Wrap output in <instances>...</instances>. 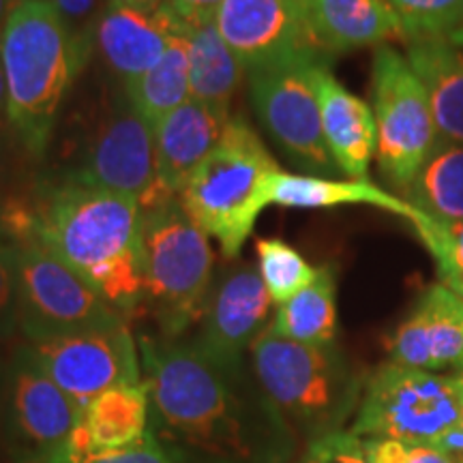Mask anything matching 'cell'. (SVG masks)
Listing matches in <instances>:
<instances>
[{
	"mask_svg": "<svg viewBox=\"0 0 463 463\" xmlns=\"http://www.w3.org/2000/svg\"><path fill=\"white\" fill-rule=\"evenodd\" d=\"M405 61L430 97L439 137L463 144V50L449 37L405 42Z\"/></svg>",
	"mask_w": 463,
	"mask_h": 463,
	"instance_id": "44dd1931",
	"label": "cell"
},
{
	"mask_svg": "<svg viewBox=\"0 0 463 463\" xmlns=\"http://www.w3.org/2000/svg\"><path fill=\"white\" fill-rule=\"evenodd\" d=\"M258 270L266 292L275 305L288 303L316 279L314 269L292 245L279 239H260L256 242Z\"/></svg>",
	"mask_w": 463,
	"mask_h": 463,
	"instance_id": "83f0119b",
	"label": "cell"
},
{
	"mask_svg": "<svg viewBox=\"0 0 463 463\" xmlns=\"http://www.w3.org/2000/svg\"><path fill=\"white\" fill-rule=\"evenodd\" d=\"M84 408L67 395L17 345L7 363L3 397V447L14 463H50L82 425Z\"/></svg>",
	"mask_w": 463,
	"mask_h": 463,
	"instance_id": "30bf717a",
	"label": "cell"
},
{
	"mask_svg": "<svg viewBox=\"0 0 463 463\" xmlns=\"http://www.w3.org/2000/svg\"><path fill=\"white\" fill-rule=\"evenodd\" d=\"M363 449L369 463H457L442 449L430 444L367 438L363 439Z\"/></svg>",
	"mask_w": 463,
	"mask_h": 463,
	"instance_id": "1f68e13d",
	"label": "cell"
},
{
	"mask_svg": "<svg viewBox=\"0 0 463 463\" xmlns=\"http://www.w3.org/2000/svg\"><path fill=\"white\" fill-rule=\"evenodd\" d=\"M17 331V289L14 249L0 245V341Z\"/></svg>",
	"mask_w": 463,
	"mask_h": 463,
	"instance_id": "836d02e7",
	"label": "cell"
},
{
	"mask_svg": "<svg viewBox=\"0 0 463 463\" xmlns=\"http://www.w3.org/2000/svg\"><path fill=\"white\" fill-rule=\"evenodd\" d=\"M15 241L34 239L84 277L120 316L144 305L142 206L62 174L37 187L33 204L5 215Z\"/></svg>",
	"mask_w": 463,
	"mask_h": 463,
	"instance_id": "7a4b0ae2",
	"label": "cell"
},
{
	"mask_svg": "<svg viewBox=\"0 0 463 463\" xmlns=\"http://www.w3.org/2000/svg\"><path fill=\"white\" fill-rule=\"evenodd\" d=\"M39 367L80 405L118 384H140V347L127 324L26 344Z\"/></svg>",
	"mask_w": 463,
	"mask_h": 463,
	"instance_id": "4fadbf2b",
	"label": "cell"
},
{
	"mask_svg": "<svg viewBox=\"0 0 463 463\" xmlns=\"http://www.w3.org/2000/svg\"><path fill=\"white\" fill-rule=\"evenodd\" d=\"M230 112L189 99L155 125L157 184L165 200L178 198L191 174L222 140Z\"/></svg>",
	"mask_w": 463,
	"mask_h": 463,
	"instance_id": "d6986e66",
	"label": "cell"
},
{
	"mask_svg": "<svg viewBox=\"0 0 463 463\" xmlns=\"http://www.w3.org/2000/svg\"><path fill=\"white\" fill-rule=\"evenodd\" d=\"M17 0H0V33H3L5 24H7L11 11H14Z\"/></svg>",
	"mask_w": 463,
	"mask_h": 463,
	"instance_id": "60d3db41",
	"label": "cell"
},
{
	"mask_svg": "<svg viewBox=\"0 0 463 463\" xmlns=\"http://www.w3.org/2000/svg\"><path fill=\"white\" fill-rule=\"evenodd\" d=\"M281 167L242 116H232L222 140L195 167L181 204L215 239L225 260H236L258 217L270 206V183Z\"/></svg>",
	"mask_w": 463,
	"mask_h": 463,
	"instance_id": "277c9868",
	"label": "cell"
},
{
	"mask_svg": "<svg viewBox=\"0 0 463 463\" xmlns=\"http://www.w3.org/2000/svg\"><path fill=\"white\" fill-rule=\"evenodd\" d=\"M457 373H459L463 380V372H457ZM438 449H442L444 453L453 457L457 463H463V420H461V425L457 427V430L450 433V436L444 439Z\"/></svg>",
	"mask_w": 463,
	"mask_h": 463,
	"instance_id": "74e56055",
	"label": "cell"
},
{
	"mask_svg": "<svg viewBox=\"0 0 463 463\" xmlns=\"http://www.w3.org/2000/svg\"><path fill=\"white\" fill-rule=\"evenodd\" d=\"M189 43L191 99L230 112V101L239 90L245 69L219 34L215 20L184 26Z\"/></svg>",
	"mask_w": 463,
	"mask_h": 463,
	"instance_id": "cb8c5ba5",
	"label": "cell"
},
{
	"mask_svg": "<svg viewBox=\"0 0 463 463\" xmlns=\"http://www.w3.org/2000/svg\"><path fill=\"white\" fill-rule=\"evenodd\" d=\"M253 378L289 427L311 439L341 431L361 403V382L333 345L277 337L266 328L249 347Z\"/></svg>",
	"mask_w": 463,
	"mask_h": 463,
	"instance_id": "5b68a950",
	"label": "cell"
},
{
	"mask_svg": "<svg viewBox=\"0 0 463 463\" xmlns=\"http://www.w3.org/2000/svg\"><path fill=\"white\" fill-rule=\"evenodd\" d=\"M461 420L459 373L444 375L384 363L369 375L350 431L361 439L382 438L439 447Z\"/></svg>",
	"mask_w": 463,
	"mask_h": 463,
	"instance_id": "52a82bcc",
	"label": "cell"
},
{
	"mask_svg": "<svg viewBox=\"0 0 463 463\" xmlns=\"http://www.w3.org/2000/svg\"><path fill=\"white\" fill-rule=\"evenodd\" d=\"M65 176L129 195L142 211L165 202L157 184L155 127L133 108L125 89L116 92L90 133L82 164Z\"/></svg>",
	"mask_w": 463,
	"mask_h": 463,
	"instance_id": "7c38bea8",
	"label": "cell"
},
{
	"mask_svg": "<svg viewBox=\"0 0 463 463\" xmlns=\"http://www.w3.org/2000/svg\"><path fill=\"white\" fill-rule=\"evenodd\" d=\"M211 241L170 198L142 211L144 303L159 324L161 337L178 339L202 320L213 289Z\"/></svg>",
	"mask_w": 463,
	"mask_h": 463,
	"instance_id": "8992f818",
	"label": "cell"
},
{
	"mask_svg": "<svg viewBox=\"0 0 463 463\" xmlns=\"http://www.w3.org/2000/svg\"><path fill=\"white\" fill-rule=\"evenodd\" d=\"M292 3H297L298 7H303L305 9V5H307V0H292Z\"/></svg>",
	"mask_w": 463,
	"mask_h": 463,
	"instance_id": "ee69618b",
	"label": "cell"
},
{
	"mask_svg": "<svg viewBox=\"0 0 463 463\" xmlns=\"http://www.w3.org/2000/svg\"><path fill=\"white\" fill-rule=\"evenodd\" d=\"M270 307L256 266H232L211 289L194 345L219 367L242 369L245 352L269 328Z\"/></svg>",
	"mask_w": 463,
	"mask_h": 463,
	"instance_id": "9a60e30c",
	"label": "cell"
},
{
	"mask_svg": "<svg viewBox=\"0 0 463 463\" xmlns=\"http://www.w3.org/2000/svg\"><path fill=\"white\" fill-rule=\"evenodd\" d=\"M389 363L422 372H463V300L436 283L386 341Z\"/></svg>",
	"mask_w": 463,
	"mask_h": 463,
	"instance_id": "2e32d148",
	"label": "cell"
},
{
	"mask_svg": "<svg viewBox=\"0 0 463 463\" xmlns=\"http://www.w3.org/2000/svg\"><path fill=\"white\" fill-rule=\"evenodd\" d=\"M61 11L71 31L78 34V39L86 48L92 50V26H95L97 15L106 7V0H48Z\"/></svg>",
	"mask_w": 463,
	"mask_h": 463,
	"instance_id": "e575fe53",
	"label": "cell"
},
{
	"mask_svg": "<svg viewBox=\"0 0 463 463\" xmlns=\"http://www.w3.org/2000/svg\"><path fill=\"white\" fill-rule=\"evenodd\" d=\"M450 42H453L455 45H459V48H463V5H461V15H459V22H457L455 31L450 33Z\"/></svg>",
	"mask_w": 463,
	"mask_h": 463,
	"instance_id": "7bdbcfd3",
	"label": "cell"
},
{
	"mask_svg": "<svg viewBox=\"0 0 463 463\" xmlns=\"http://www.w3.org/2000/svg\"><path fill=\"white\" fill-rule=\"evenodd\" d=\"M17 328L26 344L127 324L106 298L34 239L15 241Z\"/></svg>",
	"mask_w": 463,
	"mask_h": 463,
	"instance_id": "ba28073f",
	"label": "cell"
},
{
	"mask_svg": "<svg viewBox=\"0 0 463 463\" xmlns=\"http://www.w3.org/2000/svg\"><path fill=\"white\" fill-rule=\"evenodd\" d=\"M11 140L15 142L14 129L9 123V103H7V84H5L3 62H0V155L7 150Z\"/></svg>",
	"mask_w": 463,
	"mask_h": 463,
	"instance_id": "8d00e7d4",
	"label": "cell"
},
{
	"mask_svg": "<svg viewBox=\"0 0 463 463\" xmlns=\"http://www.w3.org/2000/svg\"><path fill=\"white\" fill-rule=\"evenodd\" d=\"M5 373H7V363L0 361V425H3V397H5ZM0 444H3V433H0Z\"/></svg>",
	"mask_w": 463,
	"mask_h": 463,
	"instance_id": "b9f144b4",
	"label": "cell"
},
{
	"mask_svg": "<svg viewBox=\"0 0 463 463\" xmlns=\"http://www.w3.org/2000/svg\"><path fill=\"white\" fill-rule=\"evenodd\" d=\"M439 279H442V283L450 289V292H455L457 297L463 300V275H459V273H439Z\"/></svg>",
	"mask_w": 463,
	"mask_h": 463,
	"instance_id": "ab89813d",
	"label": "cell"
},
{
	"mask_svg": "<svg viewBox=\"0 0 463 463\" xmlns=\"http://www.w3.org/2000/svg\"><path fill=\"white\" fill-rule=\"evenodd\" d=\"M412 225L436 258L439 273L463 275V222L439 223L419 213Z\"/></svg>",
	"mask_w": 463,
	"mask_h": 463,
	"instance_id": "4dcf8cb0",
	"label": "cell"
},
{
	"mask_svg": "<svg viewBox=\"0 0 463 463\" xmlns=\"http://www.w3.org/2000/svg\"><path fill=\"white\" fill-rule=\"evenodd\" d=\"M222 3L223 0H164V7L184 26H194L215 20Z\"/></svg>",
	"mask_w": 463,
	"mask_h": 463,
	"instance_id": "d590c367",
	"label": "cell"
},
{
	"mask_svg": "<svg viewBox=\"0 0 463 463\" xmlns=\"http://www.w3.org/2000/svg\"><path fill=\"white\" fill-rule=\"evenodd\" d=\"M125 92L133 108L153 127L191 99L189 43L184 24L178 26L176 33L172 34L170 45L157 65L150 67L133 84L125 86Z\"/></svg>",
	"mask_w": 463,
	"mask_h": 463,
	"instance_id": "4316f807",
	"label": "cell"
},
{
	"mask_svg": "<svg viewBox=\"0 0 463 463\" xmlns=\"http://www.w3.org/2000/svg\"><path fill=\"white\" fill-rule=\"evenodd\" d=\"M402 20L405 42L419 37H450L463 0H386Z\"/></svg>",
	"mask_w": 463,
	"mask_h": 463,
	"instance_id": "f546056e",
	"label": "cell"
},
{
	"mask_svg": "<svg viewBox=\"0 0 463 463\" xmlns=\"http://www.w3.org/2000/svg\"><path fill=\"white\" fill-rule=\"evenodd\" d=\"M92 52L48 0H17L0 33L9 123L28 157L42 159L58 112Z\"/></svg>",
	"mask_w": 463,
	"mask_h": 463,
	"instance_id": "3957f363",
	"label": "cell"
},
{
	"mask_svg": "<svg viewBox=\"0 0 463 463\" xmlns=\"http://www.w3.org/2000/svg\"><path fill=\"white\" fill-rule=\"evenodd\" d=\"M305 20L324 54L405 42L402 20L386 0H307Z\"/></svg>",
	"mask_w": 463,
	"mask_h": 463,
	"instance_id": "ffe728a7",
	"label": "cell"
},
{
	"mask_svg": "<svg viewBox=\"0 0 463 463\" xmlns=\"http://www.w3.org/2000/svg\"><path fill=\"white\" fill-rule=\"evenodd\" d=\"M269 331L277 337L309 345H333L337 335V277L333 266H320L303 292L279 305Z\"/></svg>",
	"mask_w": 463,
	"mask_h": 463,
	"instance_id": "d4e9b609",
	"label": "cell"
},
{
	"mask_svg": "<svg viewBox=\"0 0 463 463\" xmlns=\"http://www.w3.org/2000/svg\"><path fill=\"white\" fill-rule=\"evenodd\" d=\"M150 431L174 463H288L292 427L245 369H223L194 344L137 341Z\"/></svg>",
	"mask_w": 463,
	"mask_h": 463,
	"instance_id": "6da1fadb",
	"label": "cell"
},
{
	"mask_svg": "<svg viewBox=\"0 0 463 463\" xmlns=\"http://www.w3.org/2000/svg\"><path fill=\"white\" fill-rule=\"evenodd\" d=\"M215 26L245 75L297 58L326 56L311 37L305 9L292 0H223Z\"/></svg>",
	"mask_w": 463,
	"mask_h": 463,
	"instance_id": "5bb4252c",
	"label": "cell"
},
{
	"mask_svg": "<svg viewBox=\"0 0 463 463\" xmlns=\"http://www.w3.org/2000/svg\"><path fill=\"white\" fill-rule=\"evenodd\" d=\"M297 463H369L363 439L352 431H335L311 439Z\"/></svg>",
	"mask_w": 463,
	"mask_h": 463,
	"instance_id": "d6a6232c",
	"label": "cell"
},
{
	"mask_svg": "<svg viewBox=\"0 0 463 463\" xmlns=\"http://www.w3.org/2000/svg\"><path fill=\"white\" fill-rule=\"evenodd\" d=\"M106 5H114V7H133V9L155 11L164 5V0H106Z\"/></svg>",
	"mask_w": 463,
	"mask_h": 463,
	"instance_id": "f35d334b",
	"label": "cell"
},
{
	"mask_svg": "<svg viewBox=\"0 0 463 463\" xmlns=\"http://www.w3.org/2000/svg\"><path fill=\"white\" fill-rule=\"evenodd\" d=\"M405 195V202L433 222H463V144L439 137Z\"/></svg>",
	"mask_w": 463,
	"mask_h": 463,
	"instance_id": "484cf974",
	"label": "cell"
},
{
	"mask_svg": "<svg viewBox=\"0 0 463 463\" xmlns=\"http://www.w3.org/2000/svg\"><path fill=\"white\" fill-rule=\"evenodd\" d=\"M311 82L320 103L324 142L335 165L352 181H364L378 150L373 109L361 97L352 95L324 61L311 69Z\"/></svg>",
	"mask_w": 463,
	"mask_h": 463,
	"instance_id": "ac0fdd59",
	"label": "cell"
},
{
	"mask_svg": "<svg viewBox=\"0 0 463 463\" xmlns=\"http://www.w3.org/2000/svg\"><path fill=\"white\" fill-rule=\"evenodd\" d=\"M50 463H174L172 457L165 453L159 439L153 431L137 444L127 449L103 450L92 447L89 433L82 425L73 431L69 442L52 457Z\"/></svg>",
	"mask_w": 463,
	"mask_h": 463,
	"instance_id": "f1b7e54d",
	"label": "cell"
},
{
	"mask_svg": "<svg viewBox=\"0 0 463 463\" xmlns=\"http://www.w3.org/2000/svg\"><path fill=\"white\" fill-rule=\"evenodd\" d=\"M324 58H297L247 73L251 103L264 129L294 164L317 176H333L337 165L322 133L320 103L311 69Z\"/></svg>",
	"mask_w": 463,
	"mask_h": 463,
	"instance_id": "8fae6325",
	"label": "cell"
},
{
	"mask_svg": "<svg viewBox=\"0 0 463 463\" xmlns=\"http://www.w3.org/2000/svg\"><path fill=\"white\" fill-rule=\"evenodd\" d=\"M82 427L92 447L103 450L127 449L150 433V399L140 384H118L84 405Z\"/></svg>",
	"mask_w": 463,
	"mask_h": 463,
	"instance_id": "603a6c76",
	"label": "cell"
},
{
	"mask_svg": "<svg viewBox=\"0 0 463 463\" xmlns=\"http://www.w3.org/2000/svg\"><path fill=\"white\" fill-rule=\"evenodd\" d=\"M372 95L380 172L405 191L439 142L430 97L405 56L389 45L375 50Z\"/></svg>",
	"mask_w": 463,
	"mask_h": 463,
	"instance_id": "9c48e42d",
	"label": "cell"
},
{
	"mask_svg": "<svg viewBox=\"0 0 463 463\" xmlns=\"http://www.w3.org/2000/svg\"><path fill=\"white\" fill-rule=\"evenodd\" d=\"M181 24L164 5L155 11L106 5L92 26V50L125 89L157 65Z\"/></svg>",
	"mask_w": 463,
	"mask_h": 463,
	"instance_id": "e0dca14e",
	"label": "cell"
},
{
	"mask_svg": "<svg viewBox=\"0 0 463 463\" xmlns=\"http://www.w3.org/2000/svg\"><path fill=\"white\" fill-rule=\"evenodd\" d=\"M270 204L283 208H337V206H375L395 213L410 223L419 217V211L405 202L380 189L378 184L364 181H335L311 174H288L279 170L270 183Z\"/></svg>",
	"mask_w": 463,
	"mask_h": 463,
	"instance_id": "7402d4cb",
	"label": "cell"
}]
</instances>
